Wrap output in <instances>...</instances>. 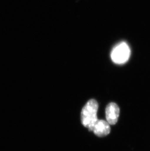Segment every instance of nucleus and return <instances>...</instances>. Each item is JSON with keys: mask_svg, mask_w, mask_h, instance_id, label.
Returning a JSON list of instances; mask_svg holds the SVG:
<instances>
[{"mask_svg": "<svg viewBox=\"0 0 150 151\" xmlns=\"http://www.w3.org/2000/svg\"><path fill=\"white\" fill-rule=\"evenodd\" d=\"M98 103L96 100L91 99L82 108L81 112V121L84 127L92 131L94 125L98 120Z\"/></svg>", "mask_w": 150, "mask_h": 151, "instance_id": "1", "label": "nucleus"}, {"mask_svg": "<svg viewBox=\"0 0 150 151\" xmlns=\"http://www.w3.org/2000/svg\"><path fill=\"white\" fill-rule=\"evenodd\" d=\"M130 55L129 45L126 42H122L114 47L111 53V57L115 64H123L128 61Z\"/></svg>", "mask_w": 150, "mask_h": 151, "instance_id": "2", "label": "nucleus"}, {"mask_svg": "<svg viewBox=\"0 0 150 151\" xmlns=\"http://www.w3.org/2000/svg\"><path fill=\"white\" fill-rule=\"evenodd\" d=\"M119 107L115 103H109L106 108L105 114L107 121L110 125H115L118 122L119 117Z\"/></svg>", "mask_w": 150, "mask_h": 151, "instance_id": "3", "label": "nucleus"}, {"mask_svg": "<svg viewBox=\"0 0 150 151\" xmlns=\"http://www.w3.org/2000/svg\"><path fill=\"white\" fill-rule=\"evenodd\" d=\"M110 124L107 121L104 120H99L94 125L92 131L96 136L104 137L109 134L110 132Z\"/></svg>", "mask_w": 150, "mask_h": 151, "instance_id": "4", "label": "nucleus"}]
</instances>
